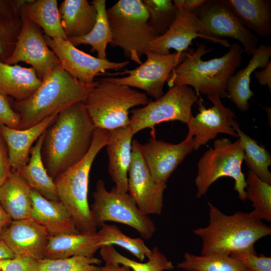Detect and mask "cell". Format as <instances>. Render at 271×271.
Wrapping results in <instances>:
<instances>
[{
  "mask_svg": "<svg viewBox=\"0 0 271 271\" xmlns=\"http://www.w3.org/2000/svg\"><path fill=\"white\" fill-rule=\"evenodd\" d=\"M95 129L83 101L57 114L44 132L41 150L43 164L53 180L85 156Z\"/></svg>",
  "mask_w": 271,
  "mask_h": 271,
  "instance_id": "6da1fadb",
  "label": "cell"
},
{
  "mask_svg": "<svg viewBox=\"0 0 271 271\" xmlns=\"http://www.w3.org/2000/svg\"><path fill=\"white\" fill-rule=\"evenodd\" d=\"M208 205V225L192 230L201 239V255H230L236 252L257 253L255 243L271 234V227L251 211H236L226 215L210 202Z\"/></svg>",
  "mask_w": 271,
  "mask_h": 271,
  "instance_id": "7a4b0ae2",
  "label": "cell"
},
{
  "mask_svg": "<svg viewBox=\"0 0 271 271\" xmlns=\"http://www.w3.org/2000/svg\"><path fill=\"white\" fill-rule=\"evenodd\" d=\"M209 51L202 43L187 54L169 75L167 80L169 88L185 85L192 88L198 95L228 98L227 84L241 63L243 50L238 43H232L222 56L203 61L202 56Z\"/></svg>",
  "mask_w": 271,
  "mask_h": 271,
  "instance_id": "3957f363",
  "label": "cell"
},
{
  "mask_svg": "<svg viewBox=\"0 0 271 271\" xmlns=\"http://www.w3.org/2000/svg\"><path fill=\"white\" fill-rule=\"evenodd\" d=\"M96 84L97 81L90 84L80 81L60 65L42 81L30 97L13 101V107L21 118L19 129L34 126L76 102H84Z\"/></svg>",
  "mask_w": 271,
  "mask_h": 271,
  "instance_id": "277c9868",
  "label": "cell"
},
{
  "mask_svg": "<svg viewBox=\"0 0 271 271\" xmlns=\"http://www.w3.org/2000/svg\"><path fill=\"white\" fill-rule=\"evenodd\" d=\"M110 131L95 128L85 156L54 180L59 201L65 207L78 230L95 233L97 226L88 200L90 171L98 153L108 143Z\"/></svg>",
  "mask_w": 271,
  "mask_h": 271,
  "instance_id": "5b68a950",
  "label": "cell"
},
{
  "mask_svg": "<svg viewBox=\"0 0 271 271\" xmlns=\"http://www.w3.org/2000/svg\"><path fill=\"white\" fill-rule=\"evenodd\" d=\"M112 35L109 44L121 48L136 63L158 36L148 23L149 14L142 0H119L106 9Z\"/></svg>",
  "mask_w": 271,
  "mask_h": 271,
  "instance_id": "8992f818",
  "label": "cell"
},
{
  "mask_svg": "<svg viewBox=\"0 0 271 271\" xmlns=\"http://www.w3.org/2000/svg\"><path fill=\"white\" fill-rule=\"evenodd\" d=\"M149 102L145 93L102 78L84 103L95 128L110 131L128 125L130 109Z\"/></svg>",
  "mask_w": 271,
  "mask_h": 271,
  "instance_id": "52a82bcc",
  "label": "cell"
},
{
  "mask_svg": "<svg viewBox=\"0 0 271 271\" xmlns=\"http://www.w3.org/2000/svg\"><path fill=\"white\" fill-rule=\"evenodd\" d=\"M243 160L244 150L239 139L234 142L227 138L215 140L213 146L203 154L197 163L196 197H202L214 182L228 177L234 180V189L238 198L245 201L246 179L242 171Z\"/></svg>",
  "mask_w": 271,
  "mask_h": 271,
  "instance_id": "ba28073f",
  "label": "cell"
},
{
  "mask_svg": "<svg viewBox=\"0 0 271 271\" xmlns=\"http://www.w3.org/2000/svg\"><path fill=\"white\" fill-rule=\"evenodd\" d=\"M90 206L94 221L99 227L108 221L120 223L134 229L145 239H149L156 228L148 215L142 212L128 193L108 191L104 182L97 181Z\"/></svg>",
  "mask_w": 271,
  "mask_h": 271,
  "instance_id": "9c48e42d",
  "label": "cell"
},
{
  "mask_svg": "<svg viewBox=\"0 0 271 271\" xmlns=\"http://www.w3.org/2000/svg\"><path fill=\"white\" fill-rule=\"evenodd\" d=\"M198 96L191 87L175 86L160 98L130 110L128 125L134 134L147 128L153 129L165 121L177 120L187 124L193 116L192 107Z\"/></svg>",
  "mask_w": 271,
  "mask_h": 271,
  "instance_id": "30bf717a",
  "label": "cell"
},
{
  "mask_svg": "<svg viewBox=\"0 0 271 271\" xmlns=\"http://www.w3.org/2000/svg\"><path fill=\"white\" fill-rule=\"evenodd\" d=\"M195 13L205 26L204 36L207 40L229 48L228 41L221 38L234 39L249 56L258 47L257 36L241 24L225 0H205Z\"/></svg>",
  "mask_w": 271,
  "mask_h": 271,
  "instance_id": "8fae6325",
  "label": "cell"
},
{
  "mask_svg": "<svg viewBox=\"0 0 271 271\" xmlns=\"http://www.w3.org/2000/svg\"><path fill=\"white\" fill-rule=\"evenodd\" d=\"M147 59L137 68L121 72L107 73L106 75L128 74L123 77H107L104 79L119 84L136 87L145 91L155 100L164 94V84L172 70L186 56L187 53L175 52L162 55L147 50Z\"/></svg>",
  "mask_w": 271,
  "mask_h": 271,
  "instance_id": "7c38bea8",
  "label": "cell"
},
{
  "mask_svg": "<svg viewBox=\"0 0 271 271\" xmlns=\"http://www.w3.org/2000/svg\"><path fill=\"white\" fill-rule=\"evenodd\" d=\"M22 28L13 52L6 61L9 65L23 62L33 68L42 81L61 65V62L47 45L42 29L35 23L22 19Z\"/></svg>",
  "mask_w": 271,
  "mask_h": 271,
  "instance_id": "4fadbf2b",
  "label": "cell"
},
{
  "mask_svg": "<svg viewBox=\"0 0 271 271\" xmlns=\"http://www.w3.org/2000/svg\"><path fill=\"white\" fill-rule=\"evenodd\" d=\"M140 143L132 141L131 161L128 172V192L144 214H161L166 183L156 181L140 151Z\"/></svg>",
  "mask_w": 271,
  "mask_h": 271,
  "instance_id": "5bb4252c",
  "label": "cell"
},
{
  "mask_svg": "<svg viewBox=\"0 0 271 271\" xmlns=\"http://www.w3.org/2000/svg\"><path fill=\"white\" fill-rule=\"evenodd\" d=\"M48 47L59 58L63 69L80 81L93 83L94 78L107 70H119L129 64V61L111 62L93 57L74 46L68 40L52 39L44 35Z\"/></svg>",
  "mask_w": 271,
  "mask_h": 271,
  "instance_id": "9a60e30c",
  "label": "cell"
},
{
  "mask_svg": "<svg viewBox=\"0 0 271 271\" xmlns=\"http://www.w3.org/2000/svg\"><path fill=\"white\" fill-rule=\"evenodd\" d=\"M207 98L213 103L212 106L206 108L202 99H198L196 103L199 112L187 123V135L193 137L194 150L215 139L218 133L238 138L231 123L236 117L234 112L223 104L219 96H210Z\"/></svg>",
  "mask_w": 271,
  "mask_h": 271,
  "instance_id": "2e32d148",
  "label": "cell"
},
{
  "mask_svg": "<svg viewBox=\"0 0 271 271\" xmlns=\"http://www.w3.org/2000/svg\"><path fill=\"white\" fill-rule=\"evenodd\" d=\"M193 142V137L187 135L177 144L154 137L145 144H140L141 153L154 180L167 183L178 166L194 150Z\"/></svg>",
  "mask_w": 271,
  "mask_h": 271,
  "instance_id": "e0dca14e",
  "label": "cell"
},
{
  "mask_svg": "<svg viewBox=\"0 0 271 271\" xmlns=\"http://www.w3.org/2000/svg\"><path fill=\"white\" fill-rule=\"evenodd\" d=\"M50 235L46 228L31 218L12 220L0 236L15 256L44 258Z\"/></svg>",
  "mask_w": 271,
  "mask_h": 271,
  "instance_id": "ac0fdd59",
  "label": "cell"
},
{
  "mask_svg": "<svg viewBox=\"0 0 271 271\" xmlns=\"http://www.w3.org/2000/svg\"><path fill=\"white\" fill-rule=\"evenodd\" d=\"M175 10V17L168 30L153 40L147 50L162 55L170 54L171 49L183 53L197 37L207 40L204 36L205 26L195 12Z\"/></svg>",
  "mask_w": 271,
  "mask_h": 271,
  "instance_id": "d6986e66",
  "label": "cell"
},
{
  "mask_svg": "<svg viewBox=\"0 0 271 271\" xmlns=\"http://www.w3.org/2000/svg\"><path fill=\"white\" fill-rule=\"evenodd\" d=\"M133 135L129 125L110 130L105 146L108 157V172L114 183L112 190L117 193H128V172Z\"/></svg>",
  "mask_w": 271,
  "mask_h": 271,
  "instance_id": "ffe728a7",
  "label": "cell"
},
{
  "mask_svg": "<svg viewBox=\"0 0 271 271\" xmlns=\"http://www.w3.org/2000/svg\"><path fill=\"white\" fill-rule=\"evenodd\" d=\"M57 114L49 116L25 129L0 124V129L8 149L11 171H18L28 163L33 143L48 128Z\"/></svg>",
  "mask_w": 271,
  "mask_h": 271,
  "instance_id": "44dd1931",
  "label": "cell"
},
{
  "mask_svg": "<svg viewBox=\"0 0 271 271\" xmlns=\"http://www.w3.org/2000/svg\"><path fill=\"white\" fill-rule=\"evenodd\" d=\"M102 246V238L97 232L50 236L44 251V258L56 259L73 256L93 257Z\"/></svg>",
  "mask_w": 271,
  "mask_h": 271,
  "instance_id": "7402d4cb",
  "label": "cell"
},
{
  "mask_svg": "<svg viewBox=\"0 0 271 271\" xmlns=\"http://www.w3.org/2000/svg\"><path fill=\"white\" fill-rule=\"evenodd\" d=\"M30 218L45 227L50 236L80 232L69 212L59 201L48 200L31 189Z\"/></svg>",
  "mask_w": 271,
  "mask_h": 271,
  "instance_id": "603a6c76",
  "label": "cell"
},
{
  "mask_svg": "<svg viewBox=\"0 0 271 271\" xmlns=\"http://www.w3.org/2000/svg\"><path fill=\"white\" fill-rule=\"evenodd\" d=\"M251 56L247 66L233 75L227 86L228 98L242 111L249 109L248 101L254 95L250 88L251 75L257 68L263 69L268 64L271 47L263 44L259 45Z\"/></svg>",
  "mask_w": 271,
  "mask_h": 271,
  "instance_id": "cb8c5ba5",
  "label": "cell"
},
{
  "mask_svg": "<svg viewBox=\"0 0 271 271\" xmlns=\"http://www.w3.org/2000/svg\"><path fill=\"white\" fill-rule=\"evenodd\" d=\"M42 81L32 68L0 62V94L22 101L30 97Z\"/></svg>",
  "mask_w": 271,
  "mask_h": 271,
  "instance_id": "d4e9b609",
  "label": "cell"
},
{
  "mask_svg": "<svg viewBox=\"0 0 271 271\" xmlns=\"http://www.w3.org/2000/svg\"><path fill=\"white\" fill-rule=\"evenodd\" d=\"M31 188L17 171H12L0 186V203L12 219L30 218Z\"/></svg>",
  "mask_w": 271,
  "mask_h": 271,
  "instance_id": "484cf974",
  "label": "cell"
},
{
  "mask_svg": "<svg viewBox=\"0 0 271 271\" xmlns=\"http://www.w3.org/2000/svg\"><path fill=\"white\" fill-rule=\"evenodd\" d=\"M19 15L39 26L46 36L68 40L61 25L57 0H24L20 7Z\"/></svg>",
  "mask_w": 271,
  "mask_h": 271,
  "instance_id": "4316f807",
  "label": "cell"
},
{
  "mask_svg": "<svg viewBox=\"0 0 271 271\" xmlns=\"http://www.w3.org/2000/svg\"><path fill=\"white\" fill-rule=\"evenodd\" d=\"M59 11L68 40L87 35L96 22V9L87 0H64L60 4Z\"/></svg>",
  "mask_w": 271,
  "mask_h": 271,
  "instance_id": "83f0119b",
  "label": "cell"
},
{
  "mask_svg": "<svg viewBox=\"0 0 271 271\" xmlns=\"http://www.w3.org/2000/svg\"><path fill=\"white\" fill-rule=\"evenodd\" d=\"M225 1L247 29L263 38L271 34L270 0Z\"/></svg>",
  "mask_w": 271,
  "mask_h": 271,
  "instance_id": "f1b7e54d",
  "label": "cell"
},
{
  "mask_svg": "<svg viewBox=\"0 0 271 271\" xmlns=\"http://www.w3.org/2000/svg\"><path fill=\"white\" fill-rule=\"evenodd\" d=\"M44 132L31 148L28 163L17 172L32 189L48 200L59 201L54 180L48 175L41 158Z\"/></svg>",
  "mask_w": 271,
  "mask_h": 271,
  "instance_id": "f546056e",
  "label": "cell"
},
{
  "mask_svg": "<svg viewBox=\"0 0 271 271\" xmlns=\"http://www.w3.org/2000/svg\"><path fill=\"white\" fill-rule=\"evenodd\" d=\"M91 4L97 11L96 20L93 28L87 35L68 40L74 46L87 44L91 51L96 52L97 58L107 59L106 50L112 42V35L106 14V1L93 0Z\"/></svg>",
  "mask_w": 271,
  "mask_h": 271,
  "instance_id": "4dcf8cb0",
  "label": "cell"
},
{
  "mask_svg": "<svg viewBox=\"0 0 271 271\" xmlns=\"http://www.w3.org/2000/svg\"><path fill=\"white\" fill-rule=\"evenodd\" d=\"M231 125L238 134L244 150L245 163L250 171L261 180L271 185V165L270 153L262 145L247 135L240 129L239 124L234 119Z\"/></svg>",
  "mask_w": 271,
  "mask_h": 271,
  "instance_id": "1f68e13d",
  "label": "cell"
},
{
  "mask_svg": "<svg viewBox=\"0 0 271 271\" xmlns=\"http://www.w3.org/2000/svg\"><path fill=\"white\" fill-rule=\"evenodd\" d=\"M151 250L152 253L146 262L137 261L122 255L112 245L102 246L99 253L105 263L125 265L132 271H165L175 268L172 261L169 260L158 247H154Z\"/></svg>",
  "mask_w": 271,
  "mask_h": 271,
  "instance_id": "d6a6232c",
  "label": "cell"
},
{
  "mask_svg": "<svg viewBox=\"0 0 271 271\" xmlns=\"http://www.w3.org/2000/svg\"><path fill=\"white\" fill-rule=\"evenodd\" d=\"M186 271H248L245 265L230 255H195L186 252L177 264Z\"/></svg>",
  "mask_w": 271,
  "mask_h": 271,
  "instance_id": "836d02e7",
  "label": "cell"
},
{
  "mask_svg": "<svg viewBox=\"0 0 271 271\" xmlns=\"http://www.w3.org/2000/svg\"><path fill=\"white\" fill-rule=\"evenodd\" d=\"M246 180V199L252 203V213L260 220L271 221V185L248 171Z\"/></svg>",
  "mask_w": 271,
  "mask_h": 271,
  "instance_id": "e575fe53",
  "label": "cell"
},
{
  "mask_svg": "<svg viewBox=\"0 0 271 271\" xmlns=\"http://www.w3.org/2000/svg\"><path fill=\"white\" fill-rule=\"evenodd\" d=\"M97 233L102 238L103 246L116 245L128 251L141 261L148 258L152 250L141 238H132L124 233L115 225L102 224Z\"/></svg>",
  "mask_w": 271,
  "mask_h": 271,
  "instance_id": "d590c367",
  "label": "cell"
},
{
  "mask_svg": "<svg viewBox=\"0 0 271 271\" xmlns=\"http://www.w3.org/2000/svg\"><path fill=\"white\" fill-rule=\"evenodd\" d=\"M149 14L148 23L158 37L169 29L175 17L171 0H142Z\"/></svg>",
  "mask_w": 271,
  "mask_h": 271,
  "instance_id": "8d00e7d4",
  "label": "cell"
},
{
  "mask_svg": "<svg viewBox=\"0 0 271 271\" xmlns=\"http://www.w3.org/2000/svg\"><path fill=\"white\" fill-rule=\"evenodd\" d=\"M39 261V271H99L102 260L98 258L84 256L48 259Z\"/></svg>",
  "mask_w": 271,
  "mask_h": 271,
  "instance_id": "74e56055",
  "label": "cell"
},
{
  "mask_svg": "<svg viewBox=\"0 0 271 271\" xmlns=\"http://www.w3.org/2000/svg\"><path fill=\"white\" fill-rule=\"evenodd\" d=\"M19 14L5 16L0 14V62L5 63L15 48L22 28Z\"/></svg>",
  "mask_w": 271,
  "mask_h": 271,
  "instance_id": "f35d334b",
  "label": "cell"
},
{
  "mask_svg": "<svg viewBox=\"0 0 271 271\" xmlns=\"http://www.w3.org/2000/svg\"><path fill=\"white\" fill-rule=\"evenodd\" d=\"M241 261L248 271H271V257L263 254L236 252L230 254Z\"/></svg>",
  "mask_w": 271,
  "mask_h": 271,
  "instance_id": "ab89813d",
  "label": "cell"
},
{
  "mask_svg": "<svg viewBox=\"0 0 271 271\" xmlns=\"http://www.w3.org/2000/svg\"><path fill=\"white\" fill-rule=\"evenodd\" d=\"M39 260L26 256H15L1 260L2 271H39Z\"/></svg>",
  "mask_w": 271,
  "mask_h": 271,
  "instance_id": "60d3db41",
  "label": "cell"
},
{
  "mask_svg": "<svg viewBox=\"0 0 271 271\" xmlns=\"http://www.w3.org/2000/svg\"><path fill=\"white\" fill-rule=\"evenodd\" d=\"M10 97L0 94V124L19 129L21 118Z\"/></svg>",
  "mask_w": 271,
  "mask_h": 271,
  "instance_id": "b9f144b4",
  "label": "cell"
},
{
  "mask_svg": "<svg viewBox=\"0 0 271 271\" xmlns=\"http://www.w3.org/2000/svg\"><path fill=\"white\" fill-rule=\"evenodd\" d=\"M11 173L8 149L0 129V186Z\"/></svg>",
  "mask_w": 271,
  "mask_h": 271,
  "instance_id": "7bdbcfd3",
  "label": "cell"
},
{
  "mask_svg": "<svg viewBox=\"0 0 271 271\" xmlns=\"http://www.w3.org/2000/svg\"><path fill=\"white\" fill-rule=\"evenodd\" d=\"M24 0H0V14L12 16L19 14L20 6Z\"/></svg>",
  "mask_w": 271,
  "mask_h": 271,
  "instance_id": "ee69618b",
  "label": "cell"
},
{
  "mask_svg": "<svg viewBox=\"0 0 271 271\" xmlns=\"http://www.w3.org/2000/svg\"><path fill=\"white\" fill-rule=\"evenodd\" d=\"M175 9H181L189 12H195L205 2V0H174Z\"/></svg>",
  "mask_w": 271,
  "mask_h": 271,
  "instance_id": "f6af8a7d",
  "label": "cell"
},
{
  "mask_svg": "<svg viewBox=\"0 0 271 271\" xmlns=\"http://www.w3.org/2000/svg\"><path fill=\"white\" fill-rule=\"evenodd\" d=\"M255 78L260 84L267 85L269 91H271V62L262 70L254 72Z\"/></svg>",
  "mask_w": 271,
  "mask_h": 271,
  "instance_id": "bcb514c9",
  "label": "cell"
},
{
  "mask_svg": "<svg viewBox=\"0 0 271 271\" xmlns=\"http://www.w3.org/2000/svg\"><path fill=\"white\" fill-rule=\"evenodd\" d=\"M12 219L0 203V236L4 230L10 225Z\"/></svg>",
  "mask_w": 271,
  "mask_h": 271,
  "instance_id": "7dc6e473",
  "label": "cell"
},
{
  "mask_svg": "<svg viewBox=\"0 0 271 271\" xmlns=\"http://www.w3.org/2000/svg\"><path fill=\"white\" fill-rule=\"evenodd\" d=\"M99 271H132L128 267L118 264L105 263L103 266H100Z\"/></svg>",
  "mask_w": 271,
  "mask_h": 271,
  "instance_id": "c3c4849f",
  "label": "cell"
},
{
  "mask_svg": "<svg viewBox=\"0 0 271 271\" xmlns=\"http://www.w3.org/2000/svg\"><path fill=\"white\" fill-rule=\"evenodd\" d=\"M15 257L12 251L6 244L0 240V259L11 258Z\"/></svg>",
  "mask_w": 271,
  "mask_h": 271,
  "instance_id": "681fc988",
  "label": "cell"
},
{
  "mask_svg": "<svg viewBox=\"0 0 271 271\" xmlns=\"http://www.w3.org/2000/svg\"><path fill=\"white\" fill-rule=\"evenodd\" d=\"M1 260L2 259H0V271L1 270Z\"/></svg>",
  "mask_w": 271,
  "mask_h": 271,
  "instance_id": "f907efd6",
  "label": "cell"
}]
</instances>
